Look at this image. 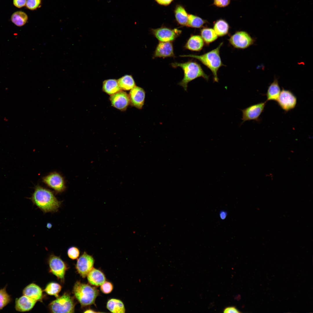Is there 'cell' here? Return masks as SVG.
<instances>
[{
    "instance_id": "cell-5",
    "label": "cell",
    "mask_w": 313,
    "mask_h": 313,
    "mask_svg": "<svg viewBox=\"0 0 313 313\" xmlns=\"http://www.w3.org/2000/svg\"><path fill=\"white\" fill-rule=\"evenodd\" d=\"M74 306L73 299L66 293L49 305L50 310L53 313H73Z\"/></svg>"
},
{
    "instance_id": "cell-14",
    "label": "cell",
    "mask_w": 313,
    "mask_h": 313,
    "mask_svg": "<svg viewBox=\"0 0 313 313\" xmlns=\"http://www.w3.org/2000/svg\"><path fill=\"white\" fill-rule=\"evenodd\" d=\"M129 95L130 104L139 109H142L145 97V92L144 89L136 86L130 90Z\"/></svg>"
},
{
    "instance_id": "cell-23",
    "label": "cell",
    "mask_w": 313,
    "mask_h": 313,
    "mask_svg": "<svg viewBox=\"0 0 313 313\" xmlns=\"http://www.w3.org/2000/svg\"><path fill=\"white\" fill-rule=\"evenodd\" d=\"M107 308L111 312L123 313L125 312V309L123 302L120 300L111 299L107 303Z\"/></svg>"
},
{
    "instance_id": "cell-12",
    "label": "cell",
    "mask_w": 313,
    "mask_h": 313,
    "mask_svg": "<svg viewBox=\"0 0 313 313\" xmlns=\"http://www.w3.org/2000/svg\"><path fill=\"white\" fill-rule=\"evenodd\" d=\"M48 262L51 272L58 278L64 279L67 270L65 263L59 257L54 255L50 256Z\"/></svg>"
},
{
    "instance_id": "cell-22",
    "label": "cell",
    "mask_w": 313,
    "mask_h": 313,
    "mask_svg": "<svg viewBox=\"0 0 313 313\" xmlns=\"http://www.w3.org/2000/svg\"><path fill=\"white\" fill-rule=\"evenodd\" d=\"M117 80L122 90H130L136 86L135 82L131 75H125Z\"/></svg>"
},
{
    "instance_id": "cell-37",
    "label": "cell",
    "mask_w": 313,
    "mask_h": 313,
    "mask_svg": "<svg viewBox=\"0 0 313 313\" xmlns=\"http://www.w3.org/2000/svg\"><path fill=\"white\" fill-rule=\"evenodd\" d=\"M173 0H155L159 4L163 5L169 4Z\"/></svg>"
},
{
    "instance_id": "cell-32",
    "label": "cell",
    "mask_w": 313,
    "mask_h": 313,
    "mask_svg": "<svg viewBox=\"0 0 313 313\" xmlns=\"http://www.w3.org/2000/svg\"><path fill=\"white\" fill-rule=\"evenodd\" d=\"M41 2V0H27L26 5L29 9L33 10L39 6Z\"/></svg>"
},
{
    "instance_id": "cell-7",
    "label": "cell",
    "mask_w": 313,
    "mask_h": 313,
    "mask_svg": "<svg viewBox=\"0 0 313 313\" xmlns=\"http://www.w3.org/2000/svg\"><path fill=\"white\" fill-rule=\"evenodd\" d=\"M230 44L234 48L245 49L253 45L255 40L247 32L238 31L231 35L228 39Z\"/></svg>"
},
{
    "instance_id": "cell-29",
    "label": "cell",
    "mask_w": 313,
    "mask_h": 313,
    "mask_svg": "<svg viewBox=\"0 0 313 313\" xmlns=\"http://www.w3.org/2000/svg\"><path fill=\"white\" fill-rule=\"evenodd\" d=\"M61 289V285L58 283L51 282L47 285L44 291L49 295L57 297Z\"/></svg>"
},
{
    "instance_id": "cell-36",
    "label": "cell",
    "mask_w": 313,
    "mask_h": 313,
    "mask_svg": "<svg viewBox=\"0 0 313 313\" xmlns=\"http://www.w3.org/2000/svg\"><path fill=\"white\" fill-rule=\"evenodd\" d=\"M27 0H13V3L14 5L16 7L21 8L26 5Z\"/></svg>"
},
{
    "instance_id": "cell-4",
    "label": "cell",
    "mask_w": 313,
    "mask_h": 313,
    "mask_svg": "<svg viewBox=\"0 0 313 313\" xmlns=\"http://www.w3.org/2000/svg\"><path fill=\"white\" fill-rule=\"evenodd\" d=\"M73 291L74 296L81 305L87 306L94 303L99 294L95 287L77 281L74 284Z\"/></svg>"
},
{
    "instance_id": "cell-10",
    "label": "cell",
    "mask_w": 313,
    "mask_h": 313,
    "mask_svg": "<svg viewBox=\"0 0 313 313\" xmlns=\"http://www.w3.org/2000/svg\"><path fill=\"white\" fill-rule=\"evenodd\" d=\"M151 31L153 34L160 42H171L181 33V31L176 29H172L165 27L152 29Z\"/></svg>"
},
{
    "instance_id": "cell-11",
    "label": "cell",
    "mask_w": 313,
    "mask_h": 313,
    "mask_svg": "<svg viewBox=\"0 0 313 313\" xmlns=\"http://www.w3.org/2000/svg\"><path fill=\"white\" fill-rule=\"evenodd\" d=\"M94 263L93 257L84 252L77 260L76 266L77 271L83 278H85L93 268Z\"/></svg>"
},
{
    "instance_id": "cell-35",
    "label": "cell",
    "mask_w": 313,
    "mask_h": 313,
    "mask_svg": "<svg viewBox=\"0 0 313 313\" xmlns=\"http://www.w3.org/2000/svg\"><path fill=\"white\" fill-rule=\"evenodd\" d=\"M224 313H241V312L234 306H229L223 310Z\"/></svg>"
},
{
    "instance_id": "cell-39",
    "label": "cell",
    "mask_w": 313,
    "mask_h": 313,
    "mask_svg": "<svg viewBox=\"0 0 313 313\" xmlns=\"http://www.w3.org/2000/svg\"><path fill=\"white\" fill-rule=\"evenodd\" d=\"M84 312V313H97V312H98L94 311V310H92L89 309V310H85V312Z\"/></svg>"
},
{
    "instance_id": "cell-25",
    "label": "cell",
    "mask_w": 313,
    "mask_h": 313,
    "mask_svg": "<svg viewBox=\"0 0 313 313\" xmlns=\"http://www.w3.org/2000/svg\"><path fill=\"white\" fill-rule=\"evenodd\" d=\"M201 37L204 42L207 45L215 41L218 38L213 29L210 28H204L201 30Z\"/></svg>"
},
{
    "instance_id": "cell-20",
    "label": "cell",
    "mask_w": 313,
    "mask_h": 313,
    "mask_svg": "<svg viewBox=\"0 0 313 313\" xmlns=\"http://www.w3.org/2000/svg\"><path fill=\"white\" fill-rule=\"evenodd\" d=\"M281 90L277 79H274L273 82L269 86L266 94V101H276L280 94Z\"/></svg>"
},
{
    "instance_id": "cell-6",
    "label": "cell",
    "mask_w": 313,
    "mask_h": 313,
    "mask_svg": "<svg viewBox=\"0 0 313 313\" xmlns=\"http://www.w3.org/2000/svg\"><path fill=\"white\" fill-rule=\"evenodd\" d=\"M42 181L57 193L63 192L66 188L64 178L60 174L56 172H51L43 177Z\"/></svg>"
},
{
    "instance_id": "cell-21",
    "label": "cell",
    "mask_w": 313,
    "mask_h": 313,
    "mask_svg": "<svg viewBox=\"0 0 313 313\" xmlns=\"http://www.w3.org/2000/svg\"><path fill=\"white\" fill-rule=\"evenodd\" d=\"M102 90L110 96L122 90L119 86L117 80L114 79L104 80L103 83Z\"/></svg>"
},
{
    "instance_id": "cell-24",
    "label": "cell",
    "mask_w": 313,
    "mask_h": 313,
    "mask_svg": "<svg viewBox=\"0 0 313 313\" xmlns=\"http://www.w3.org/2000/svg\"><path fill=\"white\" fill-rule=\"evenodd\" d=\"M174 13L176 20L180 25L187 26L188 14L184 8L180 5H178L176 7Z\"/></svg>"
},
{
    "instance_id": "cell-40",
    "label": "cell",
    "mask_w": 313,
    "mask_h": 313,
    "mask_svg": "<svg viewBox=\"0 0 313 313\" xmlns=\"http://www.w3.org/2000/svg\"><path fill=\"white\" fill-rule=\"evenodd\" d=\"M51 226L52 225L50 223H49L47 224V227L48 228H51Z\"/></svg>"
},
{
    "instance_id": "cell-9",
    "label": "cell",
    "mask_w": 313,
    "mask_h": 313,
    "mask_svg": "<svg viewBox=\"0 0 313 313\" xmlns=\"http://www.w3.org/2000/svg\"><path fill=\"white\" fill-rule=\"evenodd\" d=\"M276 101L280 108L287 112L295 108L297 99L291 91L282 88Z\"/></svg>"
},
{
    "instance_id": "cell-2",
    "label": "cell",
    "mask_w": 313,
    "mask_h": 313,
    "mask_svg": "<svg viewBox=\"0 0 313 313\" xmlns=\"http://www.w3.org/2000/svg\"><path fill=\"white\" fill-rule=\"evenodd\" d=\"M223 44V42H221L216 48L202 55L189 54L180 56L194 58L199 61L211 71L214 81L218 82V70L221 66L224 65L220 55V49Z\"/></svg>"
},
{
    "instance_id": "cell-28",
    "label": "cell",
    "mask_w": 313,
    "mask_h": 313,
    "mask_svg": "<svg viewBox=\"0 0 313 313\" xmlns=\"http://www.w3.org/2000/svg\"><path fill=\"white\" fill-rule=\"evenodd\" d=\"M206 21L198 16L191 14L188 15L187 26L199 28L203 27Z\"/></svg>"
},
{
    "instance_id": "cell-31",
    "label": "cell",
    "mask_w": 313,
    "mask_h": 313,
    "mask_svg": "<svg viewBox=\"0 0 313 313\" xmlns=\"http://www.w3.org/2000/svg\"><path fill=\"white\" fill-rule=\"evenodd\" d=\"M79 250L75 246L70 247L68 250V256L70 258L72 259H77L79 257Z\"/></svg>"
},
{
    "instance_id": "cell-3",
    "label": "cell",
    "mask_w": 313,
    "mask_h": 313,
    "mask_svg": "<svg viewBox=\"0 0 313 313\" xmlns=\"http://www.w3.org/2000/svg\"><path fill=\"white\" fill-rule=\"evenodd\" d=\"M171 65L174 68L180 67L183 70V78L178 84L185 91L187 90L188 83L198 77H202L207 81L209 80V76L205 73L201 65L195 61L174 62L171 63Z\"/></svg>"
},
{
    "instance_id": "cell-34",
    "label": "cell",
    "mask_w": 313,
    "mask_h": 313,
    "mask_svg": "<svg viewBox=\"0 0 313 313\" xmlns=\"http://www.w3.org/2000/svg\"><path fill=\"white\" fill-rule=\"evenodd\" d=\"M230 0H214V4L217 7H224L228 6L230 3Z\"/></svg>"
},
{
    "instance_id": "cell-13",
    "label": "cell",
    "mask_w": 313,
    "mask_h": 313,
    "mask_svg": "<svg viewBox=\"0 0 313 313\" xmlns=\"http://www.w3.org/2000/svg\"><path fill=\"white\" fill-rule=\"evenodd\" d=\"M110 99L112 106L121 111L125 110L130 104L129 95L122 90L111 95Z\"/></svg>"
},
{
    "instance_id": "cell-19",
    "label": "cell",
    "mask_w": 313,
    "mask_h": 313,
    "mask_svg": "<svg viewBox=\"0 0 313 313\" xmlns=\"http://www.w3.org/2000/svg\"><path fill=\"white\" fill-rule=\"evenodd\" d=\"M23 295L28 296L36 301L41 300L42 298V291L38 285L32 283L26 287L23 292Z\"/></svg>"
},
{
    "instance_id": "cell-1",
    "label": "cell",
    "mask_w": 313,
    "mask_h": 313,
    "mask_svg": "<svg viewBox=\"0 0 313 313\" xmlns=\"http://www.w3.org/2000/svg\"><path fill=\"white\" fill-rule=\"evenodd\" d=\"M28 198L44 213L58 211L61 203L51 191L38 185L35 186L31 197Z\"/></svg>"
},
{
    "instance_id": "cell-38",
    "label": "cell",
    "mask_w": 313,
    "mask_h": 313,
    "mask_svg": "<svg viewBox=\"0 0 313 313\" xmlns=\"http://www.w3.org/2000/svg\"><path fill=\"white\" fill-rule=\"evenodd\" d=\"M220 217L222 219H225L227 216V213L224 211H222L220 212Z\"/></svg>"
},
{
    "instance_id": "cell-18",
    "label": "cell",
    "mask_w": 313,
    "mask_h": 313,
    "mask_svg": "<svg viewBox=\"0 0 313 313\" xmlns=\"http://www.w3.org/2000/svg\"><path fill=\"white\" fill-rule=\"evenodd\" d=\"M204 42L201 36L197 35H191L186 43L185 48L191 51H199L203 48Z\"/></svg>"
},
{
    "instance_id": "cell-27",
    "label": "cell",
    "mask_w": 313,
    "mask_h": 313,
    "mask_svg": "<svg viewBox=\"0 0 313 313\" xmlns=\"http://www.w3.org/2000/svg\"><path fill=\"white\" fill-rule=\"evenodd\" d=\"M28 19V17L27 14L21 11L14 12L11 17V20L12 22L19 27L24 25L27 22Z\"/></svg>"
},
{
    "instance_id": "cell-8",
    "label": "cell",
    "mask_w": 313,
    "mask_h": 313,
    "mask_svg": "<svg viewBox=\"0 0 313 313\" xmlns=\"http://www.w3.org/2000/svg\"><path fill=\"white\" fill-rule=\"evenodd\" d=\"M267 101L261 102L250 105L241 110L242 124L247 121L254 120L259 122L260 117L263 112Z\"/></svg>"
},
{
    "instance_id": "cell-16",
    "label": "cell",
    "mask_w": 313,
    "mask_h": 313,
    "mask_svg": "<svg viewBox=\"0 0 313 313\" xmlns=\"http://www.w3.org/2000/svg\"><path fill=\"white\" fill-rule=\"evenodd\" d=\"M37 301L23 295L16 300L15 308L18 311L24 312L31 310Z\"/></svg>"
},
{
    "instance_id": "cell-15",
    "label": "cell",
    "mask_w": 313,
    "mask_h": 313,
    "mask_svg": "<svg viewBox=\"0 0 313 313\" xmlns=\"http://www.w3.org/2000/svg\"><path fill=\"white\" fill-rule=\"evenodd\" d=\"M174 57L173 45L171 42H159L153 55V58Z\"/></svg>"
},
{
    "instance_id": "cell-30",
    "label": "cell",
    "mask_w": 313,
    "mask_h": 313,
    "mask_svg": "<svg viewBox=\"0 0 313 313\" xmlns=\"http://www.w3.org/2000/svg\"><path fill=\"white\" fill-rule=\"evenodd\" d=\"M11 298L7 292L5 287L0 290V310L9 303Z\"/></svg>"
},
{
    "instance_id": "cell-33",
    "label": "cell",
    "mask_w": 313,
    "mask_h": 313,
    "mask_svg": "<svg viewBox=\"0 0 313 313\" xmlns=\"http://www.w3.org/2000/svg\"><path fill=\"white\" fill-rule=\"evenodd\" d=\"M100 289L103 293L108 294L110 293L113 289L112 283L108 281H105L101 285Z\"/></svg>"
},
{
    "instance_id": "cell-26",
    "label": "cell",
    "mask_w": 313,
    "mask_h": 313,
    "mask_svg": "<svg viewBox=\"0 0 313 313\" xmlns=\"http://www.w3.org/2000/svg\"><path fill=\"white\" fill-rule=\"evenodd\" d=\"M229 29L227 22L223 19H220L214 23L213 29L218 36L222 37L228 34Z\"/></svg>"
},
{
    "instance_id": "cell-17",
    "label": "cell",
    "mask_w": 313,
    "mask_h": 313,
    "mask_svg": "<svg viewBox=\"0 0 313 313\" xmlns=\"http://www.w3.org/2000/svg\"><path fill=\"white\" fill-rule=\"evenodd\" d=\"M87 276L90 284L97 286L101 285L106 280L105 275L101 271L93 267L89 272Z\"/></svg>"
}]
</instances>
